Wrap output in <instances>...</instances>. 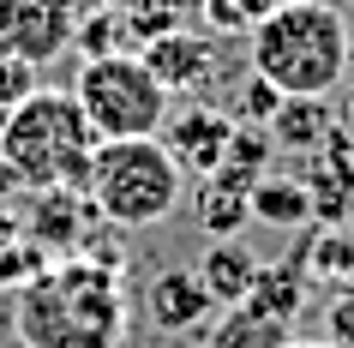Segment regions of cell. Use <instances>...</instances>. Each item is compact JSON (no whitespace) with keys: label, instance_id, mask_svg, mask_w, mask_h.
Returning <instances> with one entry per match:
<instances>
[{"label":"cell","instance_id":"cell-3","mask_svg":"<svg viewBox=\"0 0 354 348\" xmlns=\"http://www.w3.org/2000/svg\"><path fill=\"white\" fill-rule=\"evenodd\" d=\"M91 127L73 91H30L0 114V168L30 192H84L91 174Z\"/></svg>","mask_w":354,"mask_h":348},{"label":"cell","instance_id":"cell-15","mask_svg":"<svg viewBox=\"0 0 354 348\" xmlns=\"http://www.w3.org/2000/svg\"><path fill=\"white\" fill-rule=\"evenodd\" d=\"M114 12V37H120V55H138L145 42L180 30V12H192V0H102Z\"/></svg>","mask_w":354,"mask_h":348},{"label":"cell","instance_id":"cell-24","mask_svg":"<svg viewBox=\"0 0 354 348\" xmlns=\"http://www.w3.org/2000/svg\"><path fill=\"white\" fill-rule=\"evenodd\" d=\"M78 6H102V0H78Z\"/></svg>","mask_w":354,"mask_h":348},{"label":"cell","instance_id":"cell-4","mask_svg":"<svg viewBox=\"0 0 354 348\" xmlns=\"http://www.w3.org/2000/svg\"><path fill=\"white\" fill-rule=\"evenodd\" d=\"M84 199L114 228H150V222H162V217L180 210L187 174L168 156L162 138H109V145L91 150Z\"/></svg>","mask_w":354,"mask_h":348},{"label":"cell","instance_id":"cell-18","mask_svg":"<svg viewBox=\"0 0 354 348\" xmlns=\"http://www.w3.org/2000/svg\"><path fill=\"white\" fill-rule=\"evenodd\" d=\"M198 12H205V24L216 30V37H246L252 24H264L270 12H277L282 0H192Z\"/></svg>","mask_w":354,"mask_h":348},{"label":"cell","instance_id":"cell-13","mask_svg":"<svg viewBox=\"0 0 354 348\" xmlns=\"http://www.w3.org/2000/svg\"><path fill=\"white\" fill-rule=\"evenodd\" d=\"M270 145L295 150V156H318L336 132V114H330V96H282V109L270 114Z\"/></svg>","mask_w":354,"mask_h":348},{"label":"cell","instance_id":"cell-6","mask_svg":"<svg viewBox=\"0 0 354 348\" xmlns=\"http://www.w3.org/2000/svg\"><path fill=\"white\" fill-rule=\"evenodd\" d=\"M78 0H0V55L24 66H48L78 37Z\"/></svg>","mask_w":354,"mask_h":348},{"label":"cell","instance_id":"cell-21","mask_svg":"<svg viewBox=\"0 0 354 348\" xmlns=\"http://www.w3.org/2000/svg\"><path fill=\"white\" fill-rule=\"evenodd\" d=\"M324 324H330V342H336V348H354V282H342V289L330 294Z\"/></svg>","mask_w":354,"mask_h":348},{"label":"cell","instance_id":"cell-23","mask_svg":"<svg viewBox=\"0 0 354 348\" xmlns=\"http://www.w3.org/2000/svg\"><path fill=\"white\" fill-rule=\"evenodd\" d=\"M288 348H336V342H300V336H295V342H288Z\"/></svg>","mask_w":354,"mask_h":348},{"label":"cell","instance_id":"cell-22","mask_svg":"<svg viewBox=\"0 0 354 348\" xmlns=\"http://www.w3.org/2000/svg\"><path fill=\"white\" fill-rule=\"evenodd\" d=\"M330 114H336V138H342V145L354 150V91H342L330 102Z\"/></svg>","mask_w":354,"mask_h":348},{"label":"cell","instance_id":"cell-2","mask_svg":"<svg viewBox=\"0 0 354 348\" xmlns=\"http://www.w3.org/2000/svg\"><path fill=\"white\" fill-rule=\"evenodd\" d=\"M246 55L252 73L282 96H336L354 66L348 12L330 0H282L264 24L246 30Z\"/></svg>","mask_w":354,"mask_h":348},{"label":"cell","instance_id":"cell-12","mask_svg":"<svg viewBox=\"0 0 354 348\" xmlns=\"http://www.w3.org/2000/svg\"><path fill=\"white\" fill-rule=\"evenodd\" d=\"M259 253L246 246V240H210L205 258H198V282H205V294L216 300V306H241L246 294H252V282H259Z\"/></svg>","mask_w":354,"mask_h":348},{"label":"cell","instance_id":"cell-7","mask_svg":"<svg viewBox=\"0 0 354 348\" xmlns=\"http://www.w3.org/2000/svg\"><path fill=\"white\" fill-rule=\"evenodd\" d=\"M156 138H162L168 156L180 163V174L205 181V174L223 168L228 138H234V120H228V109H216V102H205V96H192L187 109H168V120H162Z\"/></svg>","mask_w":354,"mask_h":348},{"label":"cell","instance_id":"cell-16","mask_svg":"<svg viewBox=\"0 0 354 348\" xmlns=\"http://www.w3.org/2000/svg\"><path fill=\"white\" fill-rule=\"evenodd\" d=\"M252 222L264 228H300V222H313V199H306V186L288 181V174H264L252 186V199H246Z\"/></svg>","mask_w":354,"mask_h":348},{"label":"cell","instance_id":"cell-5","mask_svg":"<svg viewBox=\"0 0 354 348\" xmlns=\"http://www.w3.org/2000/svg\"><path fill=\"white\" fill-rule=\"evenodd\" d=\"M73 102H78V114H84V127H91L96 145H109V138H156L168 109H174L168 91L145 73L138 55L84 60L78 78H73Z\"/></svg>","mask_w":354,"mask_h":348},{"label":"cell","instance_id":"cell-8","mask_svg":"<svg viewBox=\"0 0 354 348\" xmlns=\"http://www.w3.org/2000/svg\"><path fill=\"white\" fill-rule=\"evenodd\" d=\"M138 60H145V73L156 78L168 91V102L174 96H205L210 91V78H216V37L210 30H168V37L145 42L138 48Z\"/></svg>","mask_w":354,"mask_h":348},{"label":"cell","instance_id":"cell-20","mask_svg":"<svg viewBox=\"0 0 354 348\" xmlns=\"http://www.w3.org/2000/svg\"><path fill=\"white\" fill-rule=\"evenodd\" d=\"M30 91H37V66H24V60L0 55V114H6V109H19Z\"/></svg>","mask_w":354,"mask_h":348},{"label":"cell","instance_id":"cell-11","mask_svg":"<svg viewBox=\"0 0 354 348\" xmlns=\"http://www.w3.org/2000/svg\"><path fill=\"white\" fill-rule=\"evenodd\" d=\"M300 186H306V199H313V222H324V228L348 222V210H354V150L330 132V145L313 156V174Z\"/></svg>","mask_w":354,"mask_h":348},{"label":"cell","instance_id":"cell-17","mask_svg":"<svg viewBox=\"0 0 354 348\" xmlns=\"http://www.w3.org/2000/svg\"><path fill=\"white\" fill-rule=\"evenodd\" d=\"M252 306H264V312H277V318H288L295 324V312H300V300H306V264H264L259 271V282H252V294H246Z\"/></svg>","mask_w":354,"mask_h":348},{"label":"cell","instance_id":"cell-9","mask_svg":"<svg viewBox=\"0 0 354 348\" xmlns=\"http://www.w3.org/2000/svg\"><path fill=\"white\" fill-rule=\"evenodd\" d=\"M210 312H216V300L205 294V282H198L192 271H162V276H156V282L145 289V318L162 330V336L198 330Z\"/></svg>","mask_w":354,"mask_h":348},{"label":"cell","instance_id":"cell-1","mask_svg":"<svg viewBox=\"0 0 354 348\" xmlns=\"http://www.w3.org/2000/svg\"><path fill=\"white\" fill-rule=\"evenodd\" d=\"M12 330L24 348H114L127 330L114 264L96 258L42 264L12 300Z\"/></svg>","mask_w":354,"mask_h":348},{"label":"cell","instance_id":"cell-19","mask_svg":"<svg viewBox=\"0 0 354 348\" xmlns=\"http://www.w3.org/2000/svg\"><path fill=\"white\" fill-rule=\"evenodd\" d=\"M277 109H282V91L264 84L259 73H246V84L234 91V114H228V120H234V127H270Z\"/></svg>","mask_w":354,"mask_h":348},{"label":"cell","instance_id":"cell-14","mask_svg":"<svg viewBox=\"0 0 354 348\" xmlns=\"http://www.w3.org/2000/svg\"><path fill=\"white\" fill-rule=\"evenodd\" d=\"M288 342H295V324L277 318V312H264V306H252V300L223 306V318L205 336V348H288Z\"/></svg>","mask_w":354,"mask_h":348},{"label":"cell","instance_id":"cell-10","mask_svg":"<svg viewBox=\"0 0 354 348\" xmlns=\"http://www.w3.org/2000/svg\"><path fill=\"white\" fill-rule=\"evenodd\" d=\"M252 186H259V181H246V174H234V168L205 174V181L192 186V222H198L210 240H234V235H241V222H252V210H246Z\"/></svg>","mask_w":354,"mask_h":348}]
</instances>
